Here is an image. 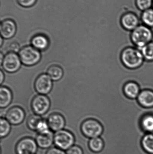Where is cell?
Listing matches in <instances>:
<instances>
[{"instance_id": "obj_34", "label": "cell", "mask_w": 153, "mask_h": 154, "mask_svg": "<svg viewBox=\"0 0 153 154\" xmlns=\"http://www.w3.org/2000/svg\"><path fill=\"white\" fill-rule=\"evenodd\" d=\"M2 43V38H1V43H0V45H1V46Z\"/></svg>"}, {"instance_id": "obj_20", "label": "cell", "mask_w": 153, "mask_h": 154, "mask_svg": "<svg viewBox=\"0 0 153 154\" xmlns=\"http://www.w3.org/2000/svg\"><path fill=\"white\" fill-rule=\"evenodd\" d=\"M104 146V142L100 137L90 139L88 143L89 149L94 153H99L101 152L103 150Z\"/></svg>"}, {"instance_id": "obj_4", "label": "cell", "mask_w": 153, "mask_h": 154, "mask_svg": "<svg viewBox=\"0 0 153 154\" xmlns=\"http://www.w3.org/2000/svg\"><path fill=\"white\" fill-rule=\"evenodd\" d=\"M75 137L68 130L63 129L54 134V144L56 147L63 151H67L74 145Z\"/></svg>"}, {"instance_id": "obj_24", "label": "cell", "mask_w": 153, "mask_h": 154, "mask_svg": "<svg viewBox=\"0 0 153 154\" xmlns=\"http://www.w3.org/2000/svg\"><path fill=\"white\" fill-rule=\"evenodd\" d=\"M42 120L43 119L39 115L36 114L31 115L28 118L27 126L30 130L37 131L39 125Z\"/></svg>"}, {"instance_id": "obj_35", "label": "cell", "mask_w": 153, "mask_h": 154, "mask_svg": "<svg viewBox=\"0 0 153 154\" xmlns=\"http://www.w3.org/2000/svg\"><path fill=\"white\" fill-rule=\"evenodd\" d=\"M152 8H153V2Z\"/></svg>"}, {"instance_id": "obj_13", "label": "cell", "mask_w": 153, "mask_h": 154, "mask_svg": "<svg viewBox=\"0 0 153 154\" xmlns=\"http://www.w3.org/2000/svg\"><path fill=\"white\" fill-rule=\"evenodd\" d=\"M17 30L16 23L11 19H6L1 22L0 31L4 38L10 39L14 36Z\"/></svg>"}, {"instance_id": "obj_7", "label": "cell", "mask_w": 153, "mask_h": 154, "mask_svg": "<svg viewBox=\"0 0 153 154\" xmlns=\"http://www.w3.org/2000/svg\"><path fill=\"white\" fill-rule=\"evenodd\" d=\"M31 106L32 110L35 114L41 116L48 111L50 106V100L45 95H38L32 99Z\"/></svg>"}, {"instance_id": "obj_6", "label": "cell", "mask_w": 153, "mask_h": 154, "mask_svg": "<svg viewBox=\"0 0 153 154\" xmlns=\"http://www.w3.org/2000/svg\"><path fill=\"white\" fill-rule=\"evenodd\" d=\"M36 140L30 137H24L18 141L15 146L16 154H36L38 150Z\"/></svg>"}, {"instance_id": "obj_25", "label": "cell", "mask_w": 153, "mask_h": 154, "mask_svg": "<svg viewBox=\"0 0 153 154\" xmlns=\"http://www.w3.org/2000/svg\"><path fill=\"white\" fill-rule=\"evenodd\" d=\"M145 60L147 61H153V42L147 44L140 49Z\"/></svg>"}, {"instance_id": "obj_17", "label": "cell", "mask_w": 153, "mask_h": 154, "mask_svg": "<svg viewBox=\"0 0 153 154\" xmlns=\"http://www.w3.org/2000/svg\"><path fill=\"white\" fill-rule=\"evenodd\" d=\"M31 45L38 51H44L48 48L49 40L46 36L43 34H37L32 38Z\"/></svg>"}, {"instance_id": "obj_3", "label": "cell", "mask_w": 153, "mask_h": 154, "mask_svg": "<svg viewBox=\"0 0 153 154\" xmlns=\"http://www.w3.org/2000/svg\"><path fill=\"white\" fill-rule=\"evenodd\" d=\"M81 130L84 137L91 139L99 137L103 133L104 127L99 120L95 119L90 118L82 122Z\"/></svg>"}, {"instance_id": "obj_1", "label": "cell", "mask_w": 153, "mask_h": 154, "mask_svg": "<svg viewBox=\"0 0 153 154\" xmlns=\"http://www.w3.org/2000/svg\"><path fill=\"white\" fill-rule=\"evenodd\" d=\"M121 61L125 66L130 69L140 67L144 61L143 54L136 47H128L121 53Z\"/></svg>"}, {"instance_id": "obj_26", "label": "cell", "mask_w": 153, "mask_h": 154, "mask_svg": "<svg viewBox=\"0 0 153 154\" xmlns=\"http://www.w3.org/2000/svg\"><path fill=\"white\" fill-rule=\"evenodd\" d=\"M1 130H0V137L1 138H4L7 137L11 131L10 124L6 119L1 118Z\"/></svg>"}, {"instance_id": "obj_16", "label": "cell", "mask_w": 153, "mask_h": 154, "mask_svg": "<svg viewBox=\"0 0 153 154\" xmlns=\"http://www.w3.org/2000/svg\"><path fill=\"white\" fill-rule=\"evenodd\" d=\"M125 95L130 99H137L141 90L139 85L134 82H128L124 87Z\"/></svg>"}, {"instance_id": "obj_8", "label": "cell", "mask_w": 153, "mask_h": 154, "mask_svg": "<svg viewBox=\"0 0 153 154\" xmlns=\"http://www.w3.org/2000/svg\"><path fill=\"white\" fill-rule=\"evenodd\" d=\"M21 62L19 57L17 54L9 52L4 57L1 65L5 71L9 73H14L19 69Z\"/></svg>"}, {"instance_id": "obj_31", "label": "cell", "mask_w": 153, "mask_h": 154, "mask_svg": "<svg viewBox=\"0 0 153 154\" xmlns=\"http://www.w3.org/2000/svg\"><path fill=\"white\" fill-rule=\"evenodd\" d=\"M46 154H66V153L65 151L54 146V147H51V148L48 149Z\"/></svg>"}, {"instance_id": "obj_33", "label": "cell", "mask_w": 153, "mask_h": 154, "mask_svg": "<svg viewBox=\"0 0 153 154\" xmlns=\"http://www.w3.org/2000/svg\"><path fill=\"white\" fill-rule=\"evenodd\" d=\"M0 57H1V59H0V63H1V65L4 58L3 56L2 53L1 52V56H0Z\"/></svg>"}, {"instance_id": "obj_11", "label": "cell", "mask_w": 153, "mask_h": 154, "mask_svg": "<svg viewBox=\"0 0 153 154\" xmlns=\"http://www.w3.org/2000/svg\"><path fill=\"white\" fill-rule=\"evenodd\" d=\"M25 116L22 109L19 106H14L8 110L5 115L6 119L11 125H17L22 123Z\"/></svg>"}, {"instance_id": "obj_14", "label": "cell", "mask_w": 153, "mask_h": 154, "mask_svg": "<svg viewBox=\"0 0 153 154\" xmlns=\"http://www.w3.org/2000/svg\"><path fill=\"white\" fill-rule=\"evenodd\" d=\"M35 140L39 147L49 149L54 144V134L51 130L46 133H38Z\"/></svg>"}, {"instance_id": "obj_32", "label": "cell", "mask_w": 153, "mask_h": 154, "mask_svg": "<svg viewBox=\"0 0 153 154\" xmlns=\"http://www.w3.org/2000/svg\"><path fill=\"white\" fill-rule=\"evenodd\" d=\"M0 75H1V79H0V83L1 84L2 83L4 79V76L2 70H1L0 72Z\"/></svg>"}, {"instance_id": "obj_23", "label": "cell", "mask_w": 153, "mask_h": 154, "mask_svg": "<svg viewBox=\"0 0 153 154\" xmlns=\"http://www.w3.org/2000/svg\"><path fill=\"white\" fill-rule=\"evenodd\" d=\"M142 24L153 28V8L148 9L142 12L141 17Z\"/></svg>"}, {"instance_id": "obj_18", "label": "cell", "mask_w": 153, "mask_h": 154, "mask_svg": "<svg viewBox=\"0 0 153 154\" xmlns=\"http://www.w3.org/2000/svg\"><path fill=\"white\" fill-rule=\"evenodd\" d=\"M12 99V94L10 89L7 87H1L0 89V106L6 107L10 105Z\"/></svg>"}, {"instance_id": "obj_10", "label": "cell", "mask_w": 153, "mask_h": 154, "mask_svg": "<svg viewBox=\"0 0 153 154\" xmlns=\"http://www.w3.org/2000/svg\"><path fill=\"white\" fill-rule=\"evenodd\" d=\"M52 85V81L50 77L46 74H42L36 79L34 87L38 93L45 95L51 91Z\"/></svg>"}, {"instance_id": "obj_30", "label": "cell", "mask_w": 153, "mask_h": 154, "mask_svg": "<svg viewBox=\"0 0 153 154\" xmlns=\"http://www.w3.org/2000/svg\"><path fill=\"white\" fill-rule=\"evenodd\" d=\"M37 0H17L20 5L23 7H30L35 4Z\"/></svg>"}, {"instance_id": "obj_5", "label": "cell", "mask_w": 153, "mask_h": 154, "mask_svg": "<svg viewBox=\"0 0 153 154\" xmlns=\"http://www.w3.org/2000/svg\"><path fill=\"white\" fill-rule=\"evenodd\" d=\"M19 57L23 65L32 66L40 60L41 55L39 51L33 47L26 46L20 50Z\"/></svg>"}, {"instance_id": "obj_27", "label": "cell", "mask_w": 153, "mask_h": 154, "mask_svg": "<svg viewBox=\"0 0 153 154\" xmlns=\"http://www.w3.org/2000/svg\"><path fill=\"white\" fill-rule=\"evenodd\" d=\"M153 0H136V4L138 9L142 12L152 8Z\"/></svg>"}, {"instance_id": "obj_21", "label": "cell", "mask_w": 153, "mask_h": 154, "mask_svg": "<svg viewBox=\"0 0 153 154\" xmlns=\"http://www.w3.org/2000/svg\"><path fill=\"white\" fill-rule=\"evenodd\" d=\"M48 75L54 81L60 80L63 75V71L61 67L57 65H53L49 68L47 70Z\"/></svg>"}, {"instance_id": "obj_22", "label": "cell", "mask_w": 153, "mask_h": 154, "mask_svg": "<svg viewBox=\"0 0 153 154\" xmlns=\"http://www.w3.org/2000/svg\"><path fill=\"white\" fill-rule=\"evenodd\" d=\"M142 144L145 151L148 153L153 154V132L147 133L143 137Z\"/></svg>"}, {"instance_id": "obj_9", "label": "cell", "mask_w": 153, "mask_h": 154, "mask_svg": "<svg viewBox=\"0 0 153 154\" xmlns=\"http://www.w3.org/2000/svg\"><path fill=\"white\" fill-rule=\"evenodd\" d=\"M141 17L133 12H127L121 17V25L125 29L128 31H133L139 25L142 24Z\"/></svg>"}, {"instance_id": "obj_19", "label": "cell", "mask_w": 153, "mask_h": 154, "mask_svg": "<svg viewBox=\"0 0 153 154\" xmlns=\"http://www.w3.org/2000/svg\"><path fill=\"white\" fill-rule=\"evenodd\" d=\"M140 125L143 131L147 133L153 132V114L147 113L142 118Z\"/></svg>"}, {"instance_id": "obj_2", "label": "cell", "mask_w": 153, "mask_h": 154, "mask_svg": "<svg viewBox=\"0 0 153 154\" xmlns=\"http://www.w3.org/2000/svg\"><path fill=\"white\" fill-rule=\"evenodd\" d=\"M131 37L133 43L140 50L152 41L153 32L151 28L141 24L132 31Z\"/></svg>"}, {"instance_id": "obj_29", "label": "cell", "mask_w": 153, "mask_h": 154, "mask_svg": "<svg viewBox=\"0 0 153 154\" xmlns=\"http://www.w3.org/2000/svg\"><path fill=\"white\" fill-rule=\"evenodd\" d=\"M66 154H84L83 149L77 145L73 146L66 152Z\"/></svg>"}, {"instance_id": "obj_28", "label": "cell", "mask_w": 153, "mask_h": 154, "mask_svg": "<svg viewBox=\"0 0 153 154\" xmlns=\"http://www.w3.org/2000/svg\"><path fill=\"white\" fill-rule=\"evenodd\" d=\"M19 48V45L16 42H9L7 45V50L10 52L15 53L18 52Z\"/></svg>"}, {"instance_id": "obj_12", "label": "cell", "mask_w": 153, "mask_h": 154, "mask_svg": "<svg viewBox=\"0 0 153 154\" xmlns=\"http://www.w3.org/2000/svg\"><path fill=\"white\" fill-rule=\"evenodd\" d=\"M49 129L56 132L63 130L65 125L64 118L59 113H53L49 115L47 120Z\"/></svg>"}, {"instance_id": "obj_15", "label": "cell", "mask_w": 153, "mask_h": 154, "mask_svg": "<svg viewBox=\"0 0 153 154\" xmlns=\"http://www.w3.org/2000/svg\"><path fill=\"white\" fill-rule=\"evenodd\" d=\"M139 104L145 108L153 107V91L150 90H142L137 98Z\"/></svg>"}]
</instances>
